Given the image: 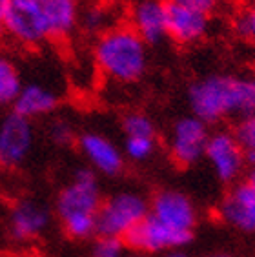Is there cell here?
Listing matches in <instances>:
<instances>
[{
  "mask_svg": "<svg viewBox=\"0 0 255 257\" xmlns=\"http://www.w3.org/2000/svg\"><path fill=\"white\" fill-rule=\"evenodd\" d=\"M199 226V208L186 192L162 188L150 199L148 215L124 237L128 250L161 255L188 246Z\"/></svg>",
  "mask_w": 255,
  "mask_h": 257,
  "instance_id": "6da1fadb",
  "label": "cell"
},
{
  "mask_svg": "<svg viewBox=\"0 0 255 257\" xmlns=\"http://www.w3.org/2000/svg\"><path fill=\"white\" fill-rule=\"evenodd\" d=\"M188 106L210 126L255 113V75L211 73L188 88Z\"/></svg>",
  "mask_w": 255,
  "mask_h": 257,
  "instance_id": "7a4b0ae2",
  "label": "cell"
},
{
  "mask_svg": "<svg viewBox=\"0 0 255 257\" xmlns=\"http://www.w3.org/2000/svg\"><path fill=\"white\" fill-rule=\"evenodd\" d=\"M93 60L102 77L117 84H133L150 66V51L132 26H113L98 35Z\"/></svg>",
  "mask_w": 255,
  "mask_h": 257,
  "instance_id": "3957f363",
  "label": "cell"
},
{
  "mask_svg": "<svg viewBox=\"0 0 255 257\" xmlns=\"http://www.w3.org/2000/svg\"><path fill=\"white\" fill-rule=\"evenodd\" d=\"M102 201L97 173L89 168L77 170L55 199V215L64 233L75 241L93 237L97 212Z\"/></svg>",
  "mask_w": 255,
  "mask_h": 257,
  "instance_id": "277c9868",
  "label": "cell"
},
{
  "mask_svg": "<svg viewBox=\"0 0 255 257\" xmlns=\"http://www.w3.org/2000/svg\"><path fill=\"white\" fill-rule=\"evenodd\" d=\"M150 199L137 190H120L106 197L97 212L95 235L124 241L148 215Z\"/></svg>",
  "mask_w": 255,
  "mask_h": 257,
  "instance_id": "5b68a950",
  "label": "cell"
},
{
  "mask_svg": "<svg viewBox=\"0 0 255 257\" xmlns=\"http://www.w3.org/2000/svg\"><path fill=\"white\" fill-rule=\"evenodd\" d=\"M210 130L204 120L193 113L182 115L170 128L168 134V154L179 168H191L204 159Z\"/></svg>",
  "mask_w": 255,
  "mask_h": 257,
  "instance_id": "8992f818",
  "label": "cell"
},
{
  "mask_svg": "<svg viewBox=\"0 0 255 257\" xmlns=\"http://www.w3.org/2000/svg\"><path fill=\"white\" fill-rule=\"evenodd\" d=\"M217 217L240 233H255V166L231 184L217 206Z\"/></svg>",
  "mask_w": 255,
  "mask_h": 257,
  "instance_id": "52a82bcc",
  "label": "cell"
},
{
  "mask_svg": "<svg viewBox=\"0 0 255 257\" xmlns=\"http://www.w3.org/2000/svg\"><path fill=\"white\" fill-rule=\"evenodd\" d=\"M4 31L28 48H37L49 40L44 0H10Z\"/></svg>",
  "mask_w": 255,
  "mask_h": 257,
  "instance_id": "ba28073f",
  "label": "cell"
},
{
  "mask_svg": "<svg viewBox=\"0 0 255 257\" xmlns=\"http://www.w3.org/2000/svg\"><path fill=\"white\" fill-rule=\"evenodd\" d=\"M204 161L221 184H233L239 181L246 168L244 152L230 130L210 132L204 148Z\"/></svg>",
  "mask_w": 255,
  "mask_h": 257,
  "instance_id": "9c48e42d",
  "label": "cell"
},
{
  "mask_svg": "<svg viewBox=\"0 0 255 257\" xmlns=\"http://www.w3.org/2000/svg\"><path fill=\"white\" fill-rule=\"evenodd\" d=\"M33 120L17 111H6L0 117V164L6 168H19L30 159L35 148Z\"/></svg>",
  "mask_w": 255,
  "mask_h": 257,
  "instance_id": "30bf717a",
  "label": "cell"
},
{
  "mask_svg": "<svg viewBox=\"0 0 255 257\" xmlns=\"http://www.w3.org/2000/svg\"><path fill=\"white\" fill-rule=\"evenodd\" d=\"M77 148L84 161L88 163V168L93 170L97 175L117 177L126 166L122 148L100 132L89 130V132L80 134L77 137Z\"/></svg>",
  "mask_w": 255,
  "mask_h": 257,
  "instance_id": "8fae6325",
  "label": "cell"
},
{
  "mask_svg": "<svg viewBox=\"0 0 255 257\" xmlns=\"http://www.w3.org/2000/svg\"><path fill=\"white\" fill-rule=\"evenodd\" d=\"M168 37L179 46H191L201 42L210 31V13L188 6L166 2Z\"/></svg>",
  "mask_w": 255,
  "mask_h": 257,
  "instance_id": "7c38bea8",
  "label": "cell"
},
{
  "mask_svg": "<svg viewBox=\"0 0 255 257\" xmlns=\"http://www.w3.org/2000/svg\"><path fill=\"white\" fill-rule=\"evenodd\" d=\"M49 224H51L49 208L35 199H22L15 203L8 219L10 235L20 242L40 237L49 228Z\"/></svg>",
  "mask_w": 255,
  "mask_h": 257,
  "instance_id": "4fadbf2b",
  "label": "cell"
},
{
  "mask_svg": "<svg viewBox=\"0 0 255 257\" xmlns=\"http://www.w3.org/2000/svg\"><path fill=\"white\" fill-rule=\"evenodd\" d=\"M166 2L164 0H139L132 10V28L148 46H157L168 37Z\"/></svg>",
  "mask_w": 255,
  "mask_h": 257,
  "instance_id": "5bb4252c",
  "label": "cell"
},
{
  "mask_svg": "<svg viewBox=\"0 0 255 257\" xmlns=\"http://www.w3.org/2000/svg\"><path fill=\"white\" fill-rule=\"evenodd\" d=\"M59 104L60 97L53 88H49L40 80H30L22 84L11 109L26 119L33 120L53 113L59 108Z\"/></svg>",
  "mask_w": 255,
  "mask_h": 257,
  "instance_id": "9a60e30c",
  "label": "cell"
},
{
  "mask_svg": "<svg viewBox=\"0 0 255 257\" xmlns=\"http://www.w3.org/2000/svg\"><path fill=\"white\" fill-rule=\"evenodd\" d=\"M49 39H66L80 24L79 0H44Z\"/></svg>",
  "mask_w": 255,
  "mask_h": 257,
  "instance_id": "2e32d148",
  "label": "cell"
},
{
  "mask_svg": "<svg viewBox=\"0 0 255 257\" xmlns=\"http://www.w3.org/2000/svg\"><path fill=\"white\" fill-rule=\"evenodd\" d=\"M22 84L24 80L17 62L10 55L0 53V108L13 106Z\"/></svg>",
  "mask_w": 255,
  "mask_h": 257,
  "instance_id": "e0dca14e",
  "label": "cell"
},
{
  "mask_svg": "<svg viewBox=\"0 0 255 257\" xmlns=\"http://www.w3.org/2000/svg\"><path fill=\"white\" fill-rule=\"evenodd\" d=\"M231 134L244 152L246 164L255 166V113L239 117Z\"/></svg>",
  "mask_w": 255,
  "mask_h": 257,
  "instance_id": "ac0fdd59",
  "label": "cell"
},
{
  "mask_svg": "<svg viewBox=\"0 0 255 257\" xmlns=\"http://www.w3.org/2000/svg\"><path fill=\"white\" fill-rule=\"evenodd\" d=\"M120 148L130 163H146L157 152V137H124Z\"/></svg>",
  "mask_w": 255,
  "mask_h": 257,
  "instance_id": "d6986e66",
  "label": "cell"
},
{
  "mask_svg": "<svg viewBox=\"0 0 255 257\" xmlns=\"http://www.w3.org/2000/svg\"><path fill=\"white\" fill-rule=\"evenodd\" d=\"M124 137H157V126L150 115L143 111H130L120 120Z\"/></svg>",
  "mask_w": 255,
  "mask_h": 257,
  "instance_id": "ffe728a7",
  "label": "cell"
},
{
  "mask_svg": "<svg viewBox=\"0 0 255 257\" xmlns=\"http://www.w3.org/2000/svg\"><path fill=\"white\" fill-rule=\"evenodd\" d=\"M89 257H126V244L120 239L97 235L89 250Z\"/></svg>",
  "mask_w": 255,
  "mask_h": 257,
  "instance_id": "44dd1931",
  "label": "cell"
},
{
  "mask_svg": "<svg viewBox=\"0 0 255 257\" xmlns=\"http://www.w3.org/2000/svg\"><path fill=\"white\" fill-rule=\"evenodd\" d=\"M49 141L57 146H69L75 143V128L73 124L66 119H55L53 122L49 124L48 130Z\"/></svg>",
  "mask_w": 255,
  "mask_h": 257,
  "instance_id": "7402d4cb",
  "label": "cell"
},
{
  "mask_svg": "<svg viewBox=\"0 0 255 257\" xmlns=\"http://www.w3.org/2000/svg\"><path fill=\"white\" fill-rule=\"evenodd\" d=\"M233 30L240 39L255 42V0H251V4L248 6V10L244 13H240L237 17Z\"/></svg>",
  "mask_w": 255,
  "mask_h": 257,
  "instance_id": "603a6c76",
  "label": "cell"
},
{
  "mask_svg": "<svg viewBox=\"0 0 255 257\" xmlns=\"http://www.w3.org/2000/svg\"><path fill=\"white\" fill-rule=\"evenodd\" d=\"M80 22L88 31H100L108 24V13L102 8H89L80 13Z\"/></svg>",
  "mask_w": 255,
  "mask_h": 257,
  "instance_id": "cb8c5ba5",
  "label": "cell"
},
{
  "mask_svg": "<svg viewBox=\"0 0 255 257\" xmlns=\"http://www.w3.org/2000/svg\"><path fill=\"white\" fill-rule=\"evenodd\" d=\"M168 2H175V4H182V6H188V8H195V10L211 13L219 6L221 0H168Z\"/></svg>",
  "mask_w": 255,
  "mask_h": 257,
  "instance_id": "d4e9b609",
  "label": "cell"
},
{
  "mask_svg": "<svg viewBox=\"0 0 255 257\" xmlns=\"http://www.w3.org/2000/svg\"><path fill=\"white\" fill-rule=\"evenodd\" d=\"M8 10H10V0H0V33L4 31L6 17H8Z\"/></svg>",
  "mask_w": 255,
  "mask_h": 257,
  "instance_id": "484cf974",
  "label": "cell"
},
{
  "mask_svg": "<svg viewBox=\"0 0 255 257\" xmlns=\"http://www.w3.org/2000/svg\"><path fill=\"white\" fill-rule=\"evenodd\" d=\"M159 257H191L184 248H177V250H170V252L161 253Z\"/></svg>",
  "mask_w": 255,
  "mask_h": 257,
  "instance_id": "4316f807",
  "label": "cell"
},
{
  "mask_svg": "<svg viewBox=\"0 0 255 257\" xmlns=\"http://www.w3.org/2000/svg\"><path fill=\"white\" fill-rule=\"evenodd\" d=\"M126 257H153V255H150L146 252H137V250H128Z\"/></svg>",
  "mask_w": 255,
  "mask_h": 257,
  "instance_id": "83f0119b",
  "label": "cell"
},
{
  "mask_svg": "<svg viewBox=\"0 0 255 257\" xmlns=\"http://www.w3.org/2000/svg\"><path fill=\"white\" fill-rule=\"evenodd\" d=\"M206 257H233L231 253H226V252H215V253H210Z\"/></svg>",
  "mask_w": 255,
  "mask_h": 257,
  "instance_id": "f1b7e54d",
  "label": "cell"
}]
</instances>
